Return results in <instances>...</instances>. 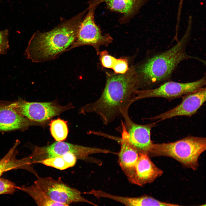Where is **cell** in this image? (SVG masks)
<instances>
[{
	"mask_svg": "<svg viewBox=\"0 0 206 206\" xmlns=\"http://www.w3.org/2000/svg\"><path fill=\"white\" fill-rule=\"evenodd\" d=\"M19 142L16 141L13 146L0 160V178L5 172L13 169H23L35 174L36 172L31 166L29 156L21 159L16 157V148Z\"/></svg>",
	"mask_w": 206,
	"mask_h": 206,
	"instance_id": "cell-17",
	"label": "cell"
},
{
	"mask_svg": "<svg viewBox=\"0 0 206 206\" xmlns=\"http://www.w3.org/2000/svg\"><path fill=\"white\" fill-rule=\"evenodd\" d=\"M112 69L116 74L125 73L129 69L127 60L124 59H117Z\"/></svg>",
	"mask_w": 206,
	"mask_h": 206,
	"instance_id": "cell-24",
	"label": "cell"
},
{
	"mask_svg": "<svg viewBox=\"0 0 206 206\" xmlns=\"http://www.w3.org/2000/svg\"><path fill=\"white\" fill-rule=\"evenodd\" d=\"M77 158L74 154L69 153L56 157L47 159L37 161L36 163L62 170L74 166Z\"/></svg>",
	"mask_w": 206,
	"mask_h": 206,
	"instance_id": "cell-19",
	"label": "cell"
},
{
	"mask_svg": "<svg viewBox=\"0 0 206 206\" xmlns=\"http://www.w3.org/2000/svg\"><path fill=\"white\" fill-rule=\"evenodd\" d=\"M34 183L38 186L52 201L67 206L74 203H87L97 205L83 197L81 192L63 182L60 179L51 177H41L36 176Z\"/></svg>",
	"mask_w": 206,
	"mask_h": 206,
	"instance_id": "cell-9",
	"label": "cell"
},
{
	"mask_svg": "<svg viewBox=\"0 0 206 206\" xmlns=\"http://www.w3.org/2000/svg\"><path fill=\"white\" fill-rule=\"evenodd\" d=\"M105 137L113 140L120 144V149L117 154L118 162L122 171L128 178L133 172L138 158L139 153L134 147L121 137L106 134Z\"/></svg>",
	"mask_w": 206,
	"mask_h": 206,
	"instance_id": "cell-15",
	"label": "cell"
},
{
	"mask_svg": "<svg viewBox=\"0 0 206 206\" xmlns=\"http://www.w3.org/2000/svg\"><path fill=\"white\" fill-rule=\"evenodd\" d=\"M84 194L93 195L98 198H105L118 202L126 206H170V203L157 200L147 195L136 197L116 196L100 190H92Z\"/></svg>",
	"mask_w": 206,
	"mask_h": 206,
	"instance_id": "cell-16",
	"label": "cell"
},
{
	"mask_svg": "<svg viewBox=\"0 0 206 206\" xmlns=\"http://www.w3.org/2000/svg\"><path fill=\"white\" fill-rule=\"evenodd\" d=\"M49 125L51 134L56 141L66 140L68 133L66 121L59 118L51 121Z\"/></svg>",
	"mask_w": 206,
	"mask_h": 206,
	"instance_id": "cell-20",
	"label": "cell"
},
{
	"mask_svg": "<svg viewBox=\"0 0 206 206\" xmlns=\"http://www.w3.org/2000/svg\"><path fill=\"white\" fill-rule=\"evenodd\" d=\"M128 110V109H124L120 111L121 116L124 120V122L122 121L120 129L121 138L139 153L148 154L153 144L151 139L150 131L156 123L145 125L134 123L130 118Z\"/></svg>",
	"mask_w": 206,
	"mask_h": 206,
	"instance_id": "cell-8",
	"label": "cell"
},
{
	"mask_svg": "<svg viewBox=\"0 0 206 206\" xmlns=\"http://www.w3.org/2000/svg\"><path fill=\"white\" fill-rule=\"evenodd\" d=\"M87 10L86 9L69 19L62 20L48 31L34 33L25 51L26 58L35 63H41L54 59L68 51L76 40Z\"/></svg>",
	"mask_w": 206,
	"mask_h": 206,
	"instance_id": "cell-2",
	"label": "cell"
},
{
	"mask_svg": "<svg viewBox=\"0 0 206 206\" xmlns=\"http://www.w3.org/2000/svg\"><path fill=\"white\" fill-rule=\"evenodd\" d=\"M191 29L192 26L188 25L183 36L175 45L166 50L153 54L139 67L137 74L140 88H150L167 81L183 60L193 59L204 62L201 59L190 56L187 52Z\"/></svg>",
	"mask_w": 206,
	"mask_h": 206,
	"instance_id": "cell-3",
	"label": "cell"
},
{
	"mask_svg": "<svg viewBox=\"0 0 206 206\" xmlns=\"http://www.w3.org/2000/svg\"><path fill=\"white\" fill-rule=\"evenodd\" d=\"M56 141L45 146H35L29 156L31 164L69 153L74 154L77 158L84 160L89 159L88 156L94 154L112 153V151L106 149L85 146L63 141Z\"/></svg>",
	"mask_w": 206,
	"mask_h": 206,
	"instance_id": "cell-6",
	"label": "cell"
},
{
	"mask_svg": "<svg viewBox=\"0 0 206 206\" xmlns=\"http://www.w3.org/2000/svg\"><path fill=\"white\" fill-rule=\"evenodd\" d=\"M206 149V138L189 136L173 142L153 144L148 155L170 157L195 170L199 166V157Z\"/></svg>",
	"mask_w": 206,
	"mask_h": 206,
	"instance_id": "cell-4",
	"label": "cell"
},
{
	"mask_svg": "<svg viewBox=\"0 0 206 206\" xmlns=\"http://www.w3.org/2000/svg\"><path fill=\"white\" fill-rule=\"evenodd\" d=\"M163 173L152 161L148 154L139 153L133 172L128 179L133 184L142 186L152 182Z\"/></svg>",
	"mask_w": 206,
	"mask_h": 206,
	"instance_id": "cell-12",
	"label": "cell"
},
{
	"mask_svg": "<svg viewBox=\"0 0 206 206\" xmlns=\"http://www.w3.org/2000/svg\"><path fill=\"white\" fill-rule=\"evenodd\" d=\"M96 9L88 7L87 13L80 25L76 40L68 51L79 46L90 45L93 46L99 53V47L100 45L108 44L112 41V39L109 34H102L100 28L95 23L94 15Z\"/></svg>",
	"mask_w": 206,
	"mask_h": 206,
	"instance_id": "cell-10",
	"label": "cell"
},
{
	"mask_svg": "<svg viewBox=\"0 0 206 206\" xmlns=\"http://www.w3.org/2000/svg\"><path fill=\"white\" fill-rule=\"evenodd\" d=\"M8 105L17 113L31 121L45 125L52 118L74 107L71 104L61 105L56 101L31 102L20 100Z\"/></svg>",
	"mask_w": 206,
	"mask_h": 206,
	"instance_id": "cell-5",
	"label": "cell"
},
{
	"mask_svg": "<svg viewBox=\"0 0 206 206\" xmlns=\"http://www.w3.org/2000/svg\"><path fill=\"white\" fill-rule=\"evenodd\" d=\"M206 100V88L203 87L183 96L181 102L175 107L149 119L159 121L177 116L191 117L197 112Z\"/></svg>",
	"mask_w": 206,
	"mask_h": 206,
	"instance_id": "cell-11",
	"label": "cell"
},
{
	"mask_svg": "<svg viewBox=\"0 0 206 206\" xmlns=\"http://www.w3.org/2000/svg\"><path fill=\"white\" fill-rule=\"evenodd\" d=\"M18 189L28 194L38 206H67L65 204L55 202L52 200L36 184L30 186H16Z\"/></svg>",
	"mask_w": 206,
	"mask_h": 206,
	"instance_id": "cell-18",
	"label": "cell"
},
{
	"mask_svg": "<svg viewBox=\"0 0 206 206\" xmlns=\"http://www.w3.org/2000/svg\"><path fill=\"white\" fill-rule=\"evenodd\" d=\"M183 0H180L179 5V8L178 10V14L180 15L181 13V8L182 7V5L183 3Z\"/></svg>",
	"mask_w": 206,
	"mask_h": 206,
	"instance_id": "cell-25",
	"label": "cell"
},
{
	"mask_svg": "<svg viewBox=\"0 0 206 206\" xmlns=\"http://www.w3.org/2000/svg\"><path fill=\"white\" fill-rule=\"evenodd\" d=\"M100 59L102 66L107 68L112 69L117 59L108 54L106 51L100 53Z\"/></svg>",
	"mask_w": 206,
	"mask_h": 206,
	"instance_id": "cell-22",
	"label": "cell"
},
{
	"mask_svg": "<svg viewBox=\"0 0 206 206\" xmlns=\"http://www.w3.org/2000/svg\"><path fill=\"white\" fill-rule=\"evenodd\" d=\"M89 7L96 8L105 2L110 10L122 14L119 21L122 24L129 22L144 4L150 0H88Z\"/></svg>",
	"mask_w": 206,
	"mask_h": 206,
	"instance_id": "cell-13",
	"label": "cell"
},
{
	"mask_svg": "<svg viewBox=\"0 0 206 206\" xmlns=\"http://www.w3.org/2000/svg\"><path fill=\"white\" fill-rule=\"evenodd\" d=\"M206 83L205 75L198 80L191 82L180 83L167 81L155 88L135 90L133 102L152 97H161L169 100L173 99L204 87Z\"/></svg>",
	"mask_w": 206,
	"mask_h": 206,
	"instance_id": "cell-7",
	"label": "cell"
},
{
	"mask_svg": "<svg viewBox=\"0 0 206 206\" xmlns=\"http://www.w3.org/2000/svg\"><path fill=\"white\" fill-rule=\"evenodd\" d=\"M9 47L8 30L5 29L0 31V54H6Z\"/></svg>",
	"mask_w": 206,
	"mask_h": 206,
	"instance_id": "cell-23",
	"label": "cell"
},
{
	"mask_svg": "<svg viewBox=\"0 0 206 206\" xmlns=\"http://www.w3.org/2000/svg\"><path fill=\"white\" fill-rule=\"evenodd\" d=\"M16 186L13 182L0 178V195L12 194L16 189Z\"/></svg>",
	"mask_w": 206,
	"mask_h": 206,
	"instance_id": "cell-21",
	"label": "cell"
},
{
	"mask_svg": "<svg viewBox=\"0 0 206 206\" xmlns=\"http://www.w3.org/2000/svg\"><path fill=\"white\" fill-rule=\"evenodd\" d=\"M139 86L137 72L133 67L124 74L110 76L100 98L82 107L80 113H95L107 125L117 117L121 116L122 109H129L133 103L135 91Z\"/></svg>",
	"mask_w": 206,
	"mask_h": 206,
	"instance_id": "cell-1",
	"label": "cell"
},
{
	"mask_svg": "<svg viewBox=\"0 0 206 206\" xmlns=\"http://www.w3.org/2000/svg\"><path fill=\"white\" fill-rule=\"evenodd\" d=\"M43 125L23 116L10 107L8 104L0 103V131L12 130L33 125L43 126Z\"/></svg>",
	"mask_w": 206,
	"mask_h": 206,
	"instance_id": "cell-14",
	"label": "cell"
}]
</instances>
